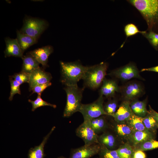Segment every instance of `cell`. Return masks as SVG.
Listing matches in <instances>:
<instances>
[{"label":"cell","instance_id":"obj_13","mask_svg":"<svg viewBox=\"0 0 158 158\" xmlns=\"http://www.w3.org/2000/svg\"><path fill=\"white\" fill-rule=\"evenodd\" d=\"M53 50L52 46L47 45L35 49L28 53L42 65L43 68H46L48 66L49 57Z\"/></svg>","mask_w":158,"mask_h":158},{"label":"cell","instance_id":"obj_38","mask_svg":"<svg viewBox=\"0 0 158 158\" xmlns=\"http://www.w3.org/2000/svg\"><path fill=\"white\" fill-rule=\"evenodd\" d=\"M152 71L158 73V66L147 68L142 69L140 71Z\"/></svg>","mask_w":158,"mask_h":158},{"label":"cell","instance_id":"obj_27","mask_svg":"<svg viewBox=\"0 0 158 158\" xmlns=\"http://www.w3.org/2000/svg\"><path fill=\"white\" fill-rule=\"evenodd\" d=\"M108 99V101L104 104V109L108 116H111L115 113L118 109V102L115 97Z\"/></svg>","mask_w":158,"mask_h":158},{"label":"cell","instance_id":"obj_2","mask_svg":"<svg viewBox=\"0 0 158 158\" xmlns=\"http://www.w3.org/2000/svg\"><path fill=\"white\" fill-rule=\"evenodd\" d=\"M128 2L140 13L146 20L149 31L158 24V0H130Z\"/></svg>","mask_w":158,"mask_h":158},{"label":"cell","instance_id":"obj_26","mask_svg":"<svg viewBox=\"0 0 158 158\" xmlns=\"http://www.w3.org/2000/svg\"><path fill=\"white\" fill-rule=\"evenodd\" d=\"M142 121L146 128L154 135L158 127L155 119L152 115L148 113L146 116L142 117Z\"/></svg>","mask_w":158,"mask_h":158},{"label":"cell","instance_id":"obj_40","mask_svg":"<svg viewBox=\"0 0 158 158\" xmlns=\"http://www.w3.org/2000/svg\"></svg>","mask_w":158,"mask_h":158},{"label":"cell","instance_id":"obj_39","mask_svg":"<svg viewBox=\"0 0 158 158\" xmlns=\"http://www.w3.org/2000/svg\"><path fill=\"white\" fill-rule=\"evenodd\" d=\"M57 158H66L63 156H61L60 157H58Z\"/></svg>","mask_w":158,"mask_h":158},{"label":"cell","instance_id":"obj_37","mask_svg":"<svg viewBox=\"0 0 158 158\" xmlns=\"http://www.w3.org/2000/svg\"><path fill=\"white\" fill-rule=\"evenodd\" d=\"M148 113L150 114L155 119L158 127V113L154 110L149 105V110H148Z\"/></svg>","mask_w":158,"mask_h":158},{"label":"cell","instance_id":"obj_18","mask_svg":"<svg viewBox=\"0 0 158 158\" xmlns=\"http://www.w3.org/2000/svg\"><path fill=\"white\" fill-rule=\"evenodd\" d=\"M154 134L150 132L134 131L128 140V142L134 148L147 140L154 139Z\"/></svg>","mask_w":158,"mask_h":158},{"label":"cell","instance_id":"obj_31","mask_svg":"<svg viewBox=\"0 0 158 158\" xmlns=\"http://www.w3.org/2000/svg\"><path fill=\"white\" fill-rule=\"evenodd\" d=\"M142 35L148 40L152 46L158 50V33L153 31H149Z\"/></svg>","mask_w":158,"mask_h":158},{"label":"cell","instance_id":"obj_11","mask_svg":"<svg viewBox=\"0 0 158 158\" xmlns=\"http://www.w3.org/2000/svg\"><path fill=\"white\" fill-rule=\"evenodd\" d=\"M52 78L50 73L45 71L43 68L40 67L30 74L28 82L29 91H32L36 85L50 82Z\"/></svg>","mask_w":158,"mask_h":158},{"label":"cell","instance_id":"obj_9","mask_svg":"<svg viewBox=\"0 0 158 158\" xmlns=\"http://www.w3.org/2000/svg\"><path fill=\"white\" fill-rule=\"evenodd\" d=\"M90 121H83L75 130L76 135L81 138L86 145L99 144L98 135L92 128Z\"/></svg>","mask_w":158,"mask_h":158},{"label":"cell","instance_id":"obj_19","mask_svg":"<svg viewBox=\"0 0 158 158\" xmlns=\"http://www.w3.org/2000/svg\"><path fill=\"white\" fill-rule=\"evenodd\" d=\"M53 126L49 133L45 136L40 144L34 147L31 148L28 153V158H44L46 156L44 153V148L49 136L55 128Z\"/></svg>","mask_w":158,"mask_h":158},{"label":"cell","instance_id":"obj_30","mask_svg":"<svg viewBox=\"0 0 158 158\" xmlns=\"http://www.w3.org/2000/svg\"><path fill=\"white\" fill-rule=\"evenodd\" d=\"M100 145L101 149L98 154L99 158H120L116 150H109L104 145Z\"/></svg>","mask_w":158,"mask_h":158},{"label":"cell","instance_id":"obj_16","mask_svg":"<svg viewBox=\"0 0 158 158\" xmlns=\"http://www.w3.org/2000/svg\"><path fill=\"white\" fill-rule=\"evenodd\" d=\"M109 124V128L118 137H121L128 140L134 130L126 123H118L114 119Z\"/></svg>","mask_w":158,"mask_h":158},{"label":"cell","instance_id":"obj_17","mask_svg":"<svg viewBox=\"0 0 158 158\" xmlns=\"http://www.w3.org/2000/svg\"><path fill=\"white\" fill-rule=\"evenodd\" d=\"M6 48L4 51L5 57L14 56L22 58L24 52L22 50L16 39L6 37L5 39Z\"/></svg>","mask_w":158,"mask_h":158},{"label":"cell","instance_id":"obj_3","mask_svg":"<svg viewBox=\"0 0 158 158\" xmlns=\"http://www.w3.org/2000/svg\"><path fill=\"white\" fill-rule=\"evenodd\" d=\"M66 95V102L63 112L64 117L68 118L79 111L82 103L83 88L78 85L65 86L64 88Z\"/></svg>","mask_w":158,"mask_h":158},{"label":"cell","instance_id":"obj_5","mask_svg":"<svg viewBox=\"0 0 158 158\" xmlns=\"http://www.w3.org/2000/svg\"><path fill=\"white\" fill-rule=\"evenodd\" d=\"M45 20L26 16L23 20V25L20 31L37 40L48 26Z\"/></svg>","mask_w":158,"mask_h":158},{"label":"cell","instance_id":"obj_15","mask_svg":"<svg viewBox=\"0 0 158 158\" xmlns=\"http://www.w3.org/2000/svg\"><path fill=\"white\" fill-rule=\"evenodd\" d=\"M99 144L109 150H116L118 144V138L113 132L108 130L98 135Z\"/></svg>","mask_w":158,"mask_h":158},{"label":"cell","instance_id":"obj_29","mask_svg":"<svg viewBox=\"0 0 158 158\" xmlns=\"http://www.w3.org/2000/svg\"><path fill=\"white\" fill-rule=\"evenodd\" d=\"M41 94L38 95L36 99L32 101L30 99L28 100L29 102L32 105V111H35L37 108L40 107L44 106H49L54 108L56 107V106L54 104H52L44 101L41 97Z\"/></svg>","mask_w":158,"mask_h":158},{"label":"cell","instance_id":"obj_35","mask_svg":"<svg viewBox=\"0 0 158 158\" xmlns=\"http://www.w3.org/2000/svg\"><path fill=\"white\" fill-rule=\"evenodd\" d=\"M51 83L49 82L45 84H42L36 85L32 89V94L37 93L38 95L41 94L43 92L47 87L51 85Z\"/></svg>","mask_w":158,"mask_h":158},{"label":"cell","instance_id":"obj_28","mask_svg":"<svg viewBox=\"0 0 158 158\" xmlns=\"http://www.w3.org/2000/svg\"><path fill=\"white\" fill-rule=\"evenodd\" d=\"M158 148V141L151 139L147 140L134 147L135 150L142 151L153 150Z\"/></svg>","mask_w":158,"mask_h":158},{"label":"cell","instance_id":"obj_23","mask_svg":"<svg viewBox=\"0 0 158 158\" xmlns=\"http://www.w3.org/2000/svg\"><path fill=\"white\" fill-rule=\"evenodd\" d=\"M16 39L22 51H24L29 47L36 44L37 40L28 35L16 31Z\"/></svg>","mask_w":158,"mask_h":158},{"label":"cell","instance_id":"obj_8","mask_svg":"<svg viewBox=\"0 0 158 158\" xmlns=\"http://www.w3.org/2000/svg\"><path fill=\"white\" fill-rule=\"evenodd\" d=\"M109 75L122 81H127L133 78L145 80L140 75L136 65L133 63L114 69Z\"/></svg>","mask_w":158,"mask_h":158},{"label":"cell","instance_id":"obj_6","mask_svg":"<svg viewBox=\"0 0 158 158\" xmlns=\"http://www.w3.org/2000/svg\"><path fill=\"white\" fill-rule=\"evenodd\" d=\"M104 97L99 95L94 102L88 104H82L79 111L82 115L84 121H90L92 119L103 115H108L104 109Z\"/></svg>","mask_w":158,"mask_h":158},{"label":"cell","instance_id":"obj_10","mask_svg":"<svg viewBox=\"0 0 158 158\" xmlns=\"http://www.w3.org/2000/svg\"><path fill=\"white\" fill-rule=\"evenodd\" d=\"M101 149L99 144L90 145H84L81 147L72 149L69 158H90L98 154Z\"/></svg>","mask_w":158,"mask_h":158},{"label":"cell","instance_id":"obj_20","mask_svg":"<svg viewBox=\"0 0 158 158\" xmlns=\"http://www.w3.org/2000/svg\"><path fill=\"white\" fill-rule=\"evenodd\" d=\"M103 115L93 118L90 121V124L95 133L97 135L101 134L109 128V122L105 116Z\"/></svg>","mask_w":158,"mask_h":158},{"label":"cell","instance_id":"obj_7","mask_svg":"<svg viewBox=\"0 0 158 158\" xmlns=\"http://www.w3.org/2000/svg\"><path fill=\"white\" fill-rule=\"evenodd\" d=\"M120 92L123 101L130 102L142 95L145 90L140 82L133 80L128 82L120 87Z\"/></svg>","mask_w":158,"mask_h":158},{"label":"cell","instance_id":"obj_33","mask_svg":"<svg viewBox=\"0 0 158 158\" xmlns=\"http://www.w3.org/2000/svg\"><path fill=\"white\" fill-rule=\"evenodd\" d=\"M9 81L11 85V91L9 99L12 101L14 96L16 94L21 95V91L20 89V85L17 81L9 77Z\"/></svg>","mask_w":158,"mask_h":158},{"label":"cell","instance_id":"obj_36","mask_svg":"<svg viewBox=\"0 0 158 158\" xmlns=\"http://www.w3.org/2000/svg\"><path fill=\"white\" fill-rule=\"evenodd\" d=\"M145 153L140 150H135L133 154V158H146Z\"/></svg>","mask_w":158,"mask_h":158},{"label":"cell","instance_id":"obj_21","mask_svg":"<svg viewBox=\"0 0 158 158\" xmlns=\"http://www.w3.org/2000/svg\"><path fill=\"white\" fill-rule=\"evenodd\" d=\"M22 59L23 60L22 71L30 74L40 67V63L28 53L25 55L23 56Z\"/></svg>","mask_w":158,"mask_h":158},{"label":"cell","instance_id":"obj_1","mask_svg":"<svg viewBox=\"0 0 158 158\" xmlns=\"http://www.w3.org/2000/svg\"><path fill=\"white\" fill-rule=\"evenodd\" d=\"M61 81L65 86L77 85L83 79L88 66H84L79 62L60 61Z\"/></svg>","mask_w":158,"mask_h":158},{"label":"cell","instance_id":"obj_34","mask_svg":"<svg viewBox=\"0 0 158 158\" xmlns=\"http://www.w3.org/2000/svg\"><path fill=\"white\" fill-rule=\"evenodd\" d=\"M30 75L29 74L21 71L13 75L10 76L9 77L15 80L21 85L25 83H28Z\"/></svg>","mask_w":158,"mask_h":158},{"label":"cell","instance_id":"obj_24","mask_svg":"<svg viewBox=\"0 0 158 158\" xmlns=\"http://www.w3.org/2000/svg\"><path fill=\"white\" fill-rule=\"evenodd\" d=\"M126 123L134 131L150 132L145 128L142 121V117L133 114ZM151 133V132H150Z\"/></svg>","mask_w":158,"mask_h":158},{"label":"cell","instance_id":"obj_4","mask_svg":"<svg viewBox=\"0 0 158 158\" xmlns=\"http://www.w3.org/2000/svg\"><path fill=\"white\" fill-rule=\"evenodd\" d=\"M107 68V63L103 62L88 66L82 79L85 86L93 90L98 88L105 78Z\"/></svg>","mask_w":158,"mask_h":158},{"label":"cell","instance_id":"obj_32","mask_svg":"<svg viewBox=\"0 0 158 158\" xmlns=\"http://www.w3.org/2000/svg\"><path fill=\"white\" fill-rule=\"evenodd\" d=\"M124 31L127 38L138 33L142 34L146 32V31L139 30L137 27L133 23H129L126 25L124 27Z\"/></svg>","mask_w":158,"mask_h":158},{"label":"cell","instance_id":"obj_12","mask_svg":"<svg viewBox=\"0 0 158 158\" xmlns=\"http://www.w3.org/2000/svg\"><path fill=\"white\" fill-rule=\"evenodd\" d=\"M133 114L130 107V102L123 101L116 112L110 116L117 123H126Z\"/></svg>","mask_w":158,"mask_h":158},{"label":"cell","instance_id":"obj_25","mask_svg":"<svg viewBox=\"0 0 158 158\" xmlns=\"http://www.w3.org/2000/svg\"><path fill=\"white\" fill-rule=\"evenodd\" d=\"M120 158H133L134 147L128 142L121 145L116 150Z\"/></svg>","mask_w":158,"mask_h":158},{"label":"cell","instance_id":"obj_22","mask_svg":"<svg viewBox=\"0 0 158 158\" xmlns=\"http://www.w3.org/2000/svg\"><path fill=\"white\" fill-rule=\"evenodd\" d=\"M147 101V99L140 101L136 99L130 102L131 109L134 114L142 117L146 116L148 113L146 108Z\"/></svg>","mask_w":158,"mask_h":158},{"label":"cell","instance_id":"obj_14","mask_svg":"<svg viewBox=\"0 0 158 158\" xmlns=\"http://www.w3.org/2000/svg\"><path fill=\"white\" fill-rule=\"evenodd\" d=\"M120 87L116 81L113 79L105 78L99 90V95L108 99L115 97L116 92H120Z\"/></svg>","mask_w":158,"mask_h":158}]
</instances>
